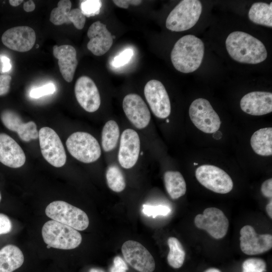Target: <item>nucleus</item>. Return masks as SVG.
Returning <instances> with one entry per match:
<instances>
[{"label": "nucleus", "instance_id": "obj_1", "mask_svg": "<svg viewBox=\"0 0 272 272\" xmlns=\"http://www.w3.org/2000/svg\"><path fill=\"white\" fill-rule=\"evenodd\" d=\"M225 44L230 56L240 63L257 64L267 57V51L263 43L244 32L231 33L226 38Z\"/></svg>", "mask_w": 272, "mask_h": 272}, {"label": "nucleus", "instance_id": "obj_2", "mask_svg": "<svg viewBox=\"0 0 272 272\" xmlns=\"http://www.w3.org/2000/svg\"><path fill=\"white\" fill-rule=\"evenodd\" d=\"M204 52L205 45L200 39L193 35H186L175 43L171 51V60L178 71L190 73L199 67Z\"/></svg>", "mask_w": 272, "mask_h": 272}, {"label": "nucleus", "instance_id": "obj_3", "mask_svg": "<svg viewBox=\"0 0 272 272\" xmlns=\"http://www.w3.org/2000/svg\"><path fill=\"white\" fill-rule=\"evenodd\" d=\"M44 242L60 249H72L80 245L82 237L76 229L54 220L46 222L42 228Z\"/></svg>", "mask_w": 272, "mask_h": 272}, {"label": "nucleus", "instance_id": "obj_4", "mask_svg": "<svg viewBox=\"0 0 272 272\" xmlns=\"http://www.w3.org/2000/svg\"><path fill=\"white\" fill-rule=\"evenodd\" d=\"M201 12L202 5L199 1H181L168 15L166 27L174 32L187 30L197 22Z\"/></svg>", "mask_w": 272, "mask_h": 272}, {"label": "nucleus", "instance_id": "obj_5", "mask_svg": "<svg viewBox=\"0 0 272 272\" xmlns=\"http://www.w3.org/2000/svg\"><path fill=\"white\" fill-rule=\"evenodd\" d=\"M47 217L77 230L86 229L89 224L87 214L81 209L62 200L54 201L45 209Z\"/></svg>", "mask_w": 272, "mask_h": 272}, {"label": "nucleus", "instance_id": "obj_6", "mask_svg": "<svg viewBox=\"0 0 272 272\" xmlns=\"http://www.w3.org/2000/svg\"><path fill=\"white\" fill-rule=\"evenodd\" d=\"M66 146L73 157L85 163L97 161L101 154L97 140L86 132L77 131L72 133L66 140Z\"/></svg>", "mask_w": 272, "mask_h": 272}, {"label": "nucleus", "instance_id": "obj_7", "mask_svg": "<svg viewBox=\"0 0 272 272\" xmlns=\"http://www.w3.org/2000/svg\"><path fill=\"white\" fill-rule=\"evenodd\" d=\"M189 115L193 124L203 132L213 133L220 127L221 122L219 115L206 99L194 100L189 106Z\"/></svg>", "mask_w": 272, "mask_h": 272}, {"label": "nucleus", "instance_id": "obj_8", "mask_svg": "<svg viewBox=\"0 0 272 272\" xmlns=\"http://www.w3.org/2000/svg\"><path fill=\"white\" fill-rule=\"evenodd\" d=\"M40 147L44 158L51 165L61 167L66 163V156L62 143L57 133L49 127L38 132Z\"/></svg>", "mask_w": 272, "mask_h": 272}, {"label": "nucleus", "instance_id": "obj_9", "mask_svg": "<svg viewBox=\"0 0 272 272\" xmlns=\"http://www.w3.org/2000/svg\"><path fill=\"white\" fill-rule=\"evenodd\" d=\"M197 181L207 189L218 193L230 192L233 182L230 176L220 168L211 165H203L195 171Z\"/></svg>", "mask_w": 272, "mask_h": 272}, {"label": "nucleus", "instance_id": "obj_10", "mask_svg": "<svg viewBox=\"0 0 272 272\" xmlns=\"http://www.w3.org/2000/svg\"><path fill=\"white\" fill-rule=\"evenodd\" d=\"M195 226L207 231L212 237L220 239L226 236L229 222L219 209L208 208L202 214L197 215L194 220Z\"/></svg>", "mask_w": 272, "mask_h": 272}, {"label": "nucleus", "instance_id": "obj_11", "mask_svg": "<svg viewBox=\"0 0 272 272\" xmlns=\"http://www.w3.org/2000/svg\"><path fill=\"white\" fill-rule=\"evenodd\" d=\"M124 259L133 268L139 272H153L155 268V260L140 243L133 241H125L121 247Z\"/></svg>", "mask_w": 272, "mask_h": 272}, {"label": "nucleus", "instance_id": "obj_12", "mask_svg": "<svg viewBox=\"0 0 272 272\" xmlns=\"http://www.w3.org/2000/svg\"><path fill=\"white\" fill-rule=\"evenodd\" d=\"M144 95L153 114L158 118H166L171 113L168 94L163 84L158 80H151L144 87Z\"/></svg>", "mask_w": 272, "mask_h": 272}, {"label": "nucleus", "instance_id": "obj_13", "mask_svg": "<svg viewBox=\"0 0 272 272\" xmlns=\"http://www.w3.org/2000/svg\"><path fill=\"white\" fill-rule=\"evenodd\" d=\"M240 246L245 254H260L272 247V236L269 234H257L250 225L243 226L240 231Z\"/></svg>", "mask_w": 272, "mask_h": 272}, {"label": "nucleus", "instance_id": "obj_14", "mask_svg": "<svg viewBox=\"0 0 272 272\" xmlns=\"http://www.w3.org/2000/svg\"><path fill=\"white\" fill-rule=\"evenodd\" d=\"M35 41V31L27 26L11 28L6 30L2 36V41L6 47L21 52L31 49Z\"/></svg>", "mask_w": 272, "mask_h": 272}, {"label": "nucleus", "instance_id": "obj_15", "mask_svg": "<svg viewBox=\"0 0 272 272\" xmlns=\"http://www.w3.org/2000/svg\"><path fill=\"white\" fill-rule=\"evenodd\" d=\"M75 93L77 101L86 111H97L101 104L98 89L94 81L88 76H83L77 80Z\"/></svg>", "mask_w": 272, "mask_h": 272}, {"label": "nucleus", "instance_id": "obj_16", "mask_svg": "<svg viewBox=\"0 0 272 272\" xmlns=\"http://www.w3.org/2000/svg\"><path fill=\"white\" fill-rule=\"evenodd\" d=\"M122 108L130 122L137 128H145L151 120V113L143 99L139 95L131 93L123 100Z\"/></svg>", "mask_w": 272, "mask_h": 272}, {"label": "nucleus", "instance_id": "obj_17", "mask_svg": "<svg viewBox=\"0 0 272 272\" xmlns=\"http://www.w3.org/2000/svg\"><path fill=\"white\" fill-rule=\"evenodd\" d=\"M140 139L133 129L127 128L122 132L118 154V160L121 166L130 169L137 162L140 152Z\"/></svg>", "mask_w": 272, "mask_h": 272}, {"label": "nucleus", "instance_id": "obj_18", "mask_svg": "<svg viewBox=\"0 0 272 272\" xmlns=\"http://www.w3.org/2000/svg\"><path fill=\"white\" fill-rule=\"evenodd\" d=\"M1 119L7 128L16 132L21 140L24 142H29L38 138L35 123L32 121L23 122L20 115L12 110H4L1 114Z\"/></svg>", "mask_w": 272, "mask_h": 272}, {"label": "nucleus", "instance_id": "obj_19", "mask_svg": "<svg viewBox=\"0 0 272 272\" xmlns=\"http://www.w3.org/2000/svg\"><path fill=\"white\" fill-rule=\"evenodd\" d=\"M71 1H59L57 7L54 8L50 13V22L55 25L73 23L77 29H82L86 22V17L80 9L76 8L71 10Z\"/></svg>", "mask_w": 272, "mask_h": 272}, {"label": "nucleus", "instance_id": "obj_20", "mask_svg": "<svg viewBox=\"0 0 272 272\" xmlns=\"http://www.w3.org/2000/svg\"><path fill=\"white\" fill-rule=\"evenodd\" d=\"M87 36L90 39L87 48L95 55L104 54L112 46V35L106 25L100 21L95 22L89 27Z\"/></svg>", "mask_w": 272, "mask_h": 272}, {"label": "nucleus", "instance_id": "obj_21", "mask_svg": "<svg viewBox=\"0 0 272 272\" xmlns=\"http://www.w3.org/2000/svg\"><path fill=\"white\" fill-rule=\"evenodd\" d=\"M240 107L244 112L252 115H262L272 111L271 92L254 91L245 95L240 100Z\"/></svg>", "mask_w": 272, "mask_h": 272}, {"label": "nucleus", "instance_id": "obj_22", "mask_svg": "<svg viewBox=\"0 0 272 272\" xmlns=\"http://www.w3.org/2000/svg\"><path fill=\"white\" fill-rule=\"evenodd\" d=\"M25 154L19 145L10 135L0 133V162L14 168L25 163Z\"/></svg>", "mask_w": 272, "mask_h": 272}, {"label": "nucleus", "instance_id": "obj_23", "mask_svg": "<svg viewBox=\"0 0 272 272\" xmlns=\"http://www.w3.org/2000/svg\"><path fill=\"white\" fill-rule=\"evenodd\" d=\"M53 54L58 59L59 69L62 77L66 82H71L78 63L75 48L70 45H55L53 47Z\"/></svg>", "mask_w": 272, "mask_h": 272}, {"label": "nucleus", "instance_id": "obj_24", "mask_svg": "<svg viewBox=\"0 0 272 272\" xmlns=\"http://www.w3.org/2000/svg\"><path fill=\"white\" fill-rule=\"evenodd\" d=\"M23 252L17 246L9 244L0 250V272H13L22 266Z\"/></svg>", "mask_w": 272, "mask_h": 272}, {"label": "nucleus", "instance_id": "obj_25", "mask_svg": "<svg viewBox=\"0 0 272 272\" xmlns=\"http://www.w3.org/2000/svg\"><path fill=\"white\" fill-rule=\"evenodd\" d=\"M250 145L257 154L263 156H271L272 128H262L254 132L250 139Z\"/></svg>", "mask_w": 272, "mask_h": 272}, {"label": "nucleus", "instance_id": "obj_26", "mask_svg": "<svg viewBox=\"0 0 272 272\" xmlns=\"http://www.w3.org/2000/svg\"><path fill=\"white\" fill-rule=\"evenodd\" d=\"M164 181L166 191L171 198L178 199L185 194L186 185L179 172L166 171L164 174Z\"/></svg>", "mask_w": 272, "mask_h": 272}, {"label": "nucleus", "instance_id": "obj_27", "mask_svg": "<svg viewBox=\"0 0 272 272\" xmlns=\"http://www.w3.org/2000/svg\"><path fill=\"white\" fill-rule=\"evenodd\" d=\"M249 20L253 23L272 27V3L268 4L263 2L254 3L248 12Z\"/></svg>", "mask_w": 272, "mask_h": 272}, {"label": "nucleus", "instance_id": "obj_28", "mask_svg": "<svg viewBox=\"0 0 272 272\" xmlns=\"http://www.w3.org/2000/svg\"><path fill=\"white\" fill-rule=\"evenodd\" d=\"M119 133V128L115 121L110 120L106 122L101 134V144L104 151L109 152L115 148Z\"/></svg>", "mask_w": 272, "mask_h": 272}, {"label": "nucleus", "instance_id": "obj_29", "mask_svg": "<svg viewBox=\"0 0 272 272\" xmlns=\"http://www.w3.org/2000/svg\"><path fill=\"white\" fill-rule=\"evenodd\" d=\"M169 251L167 255L168 264L174 268H178L183 265L185 252L180 242L175 237H169L167 241Z\"/></svg>", "mask_w": 272, "mask_h": 272}, {"label": "nucleus", "instance_id": "obj_30", "mask_svg": "<svg viewBox=\"0 0 272 272\" xmlns=\"http://www.w3.org/2000/svg\"><path fill=\"white\" fill-rule=\"evenodd\" d=\"M107 185L112 191L119 192L126 185L125 178L121 170L116 165L109 166L106 172Z\"/></svg>", "mask_w": 272, "mask_h": 272}, {"label": "nucleus", "instance_id": "obj_31", "mask_svg": "<svg viewBox=\"0 0 272 272\" xmlns=\"http://www.w3.org/2000/svg\"><path fill=\"white\" fill-rule=\"evenodd\" d=\"M102 6L99 0L83 1L81 5V11L85 16L91 17L98 15Z\"/></svg>", "mask_w": 272, "mask_h": 272}, {"label": "nucleus", "instance_id": "obj_32", "mask_svg": "<svg viewBox=\"0 0 272 272\" xmlns=\"http://www.w3.org/2000/svg\"><path fill=\"white\" fill-rule=\"evenodd\" d=\"M142 211L147 216L155 218L158 216H167L170 212L169 207L164 205L153 206L144 204L143 205Z\"/></svg>", "mask_w": 272, "mask_h": 272}, {"label": "nucleus", "instance_id": "obj_33", "mask_svg": "<svg viewBox=\"0 0 272 272\" xmlns=\"http://www.w3.org/2000/svg\"><path fill=\"white\" fill-rule=\"evenodd\" d=\"M242 267L243 269L252 272H263L266 270V263L260 258H251L243 262Z\"/></svg>", "mask_w": 272, "mask_h": 272}, {"label": "nucleus", "instance_id": "obj_34", "mask_svg": "<svg viewBox=\"0 0 272 272\" xmlns=\"http://www.w3.org/2000/svg\"><path fill=\"white\" fill-rule=\"evenodd\" d=\"M133 54V52L131 49L127 48L124 50L114 57L112 61V66L118 67L126 64L131 59Z\"/></svg>", "mask_w": 272, "mask_h": 272}, {"label": "nucleus", "instance_id": "obj_35", "mask_svg": "<svg viewBox=\"0 0 272 272\" xmlns=\"http://www.w3.org/2000/svg\"><path fill=\"white\" fill-rule=\"evenodd\" d=\"M55 91L53 84L48 83L39 88L32 89L30 92V96L32 98H39L45 95L52 94Z\"/></svg>", "mask_w": 272, "mask_h": 272}, {"label": "nucleus", "instance_id": "obj_36", "mask_svg": "<svg viewBox=\"0 0 272 272\" xmlns=\"http://www.w3.org/2000/svg\"><path fill=\"white\" fill-rule=\"evenodd\" d=\"M11 80L12 77L9 75H0V96L9 92Z\"/></svg>", "mask_w": 272, "mask_h": 272}, {"label": "nucleus", "instance_id": "obj_37", "mask_svg": "<svg viewBox=\"0 0 272 272\" xmlns=\"http://www.w3.org/2000/svg\"><path fill=\"white\" fill-rule=\"evenodd\" d=\"M128 267L125 262L119 256H116L113 259V265L111 267L110 272H126Z\"/></svg>", "mask_w": 272, "mask_h": 272}, {"label": "nucleus", "instance_id": "obj_38", "mask_svg": "<svg viewBox=\"0 0 272 272\" xmlns=\"http://www.w3.org/2000/svg\"><path fill=\"white\" fill-rule=\"evenodd\" d=\"M11 228V222L8 216L3 214H0V234L9 233Z\"/></svg>", "mask_w": 272, "mask_h": 272}, {"label": "nucleus", "instance_id": "obj_39", "mask_svg": "<svg viewBox=\"0 0 272 272\" xmlns=\"http://www.w3.org/2000/svg\"><path fill=\"white\" fill-rule=\"evenodd\" d=\"M261 191L265 197H272V179L269 178L264 181L261 186Z\"/></svg>", "mask_w": 272, "mask_h": 272}, {"label": "nucleus", "instance_id": "obj_40", "mask_svg": "<svg viewBox=\"0 0 272 272\" xmlns=\"http://www.w3.org/2000/svg\"><path fill=\"white\" fill-rule=\"evenodd\" d=\"M113 3L118 7L123 9H127L129 5L138 6L142 1L140 0H113Z\"/></svg>", "mask_w": 272, "mask_h": 272}, {"label": "nucleus", "instance_id": "obj_41", "mask_svg": "<svg viewBox=\"0 0 272 272\" xmlns=\"http://www.w3.org/2000/svg\"><path fill=\"white\" fill-rule=\"evenodd\" d=\"M0 60L3 64L2 72L6 73L9 72L12 67L10 58L7 56L1 55Z\"/></svg>", "mask_w": 272, "mask_h": 272}, {"label": "nucleus", "instance_id": "obj_42", "mask_svg": "<svg viewBox=\"0 0 272 272\" xmlns=\"http://www.w3.org/2000/svg\"><path fill=\"white\" fill-rule=\"evenodd\" d=\"M35 8V5L32 0H29L25 2L23 5V9L27 12H32Z\"/></svg>", "mask_w": 272, "mask_h": 272}, {"label": "nucleus", "instance_id": "obj_43", "mask_svg": "<svg viewBox=\"0 0 272 272\" xmlns=\"http://www.w3.org/2000/svg\"><path fill=\"white\" fill-rule=\"evenodd\" d=\"M266 211L269 217V218L271 219H272V201L271 199H270V201L268 202V203L266 206Z\"/></svg>", "mask_w": 272, "mask_h": 272}, {"label": "nucleus", "instance_id": "obj_44", "mask_svg": "<svg viewBox=\"0 0 272 272\" xmlns=\"http://www.w3.org/2000/svg\"><path fill=\"white\" fill-rule=\"evenodd\" d=\"M22 2L23 0H10L9 1L10 4L14 7H17L20 5Z\"/></svg>", "mask_w": 272, "mask_h": 272}, {"label": "nucleus", "instance_id": "obj_45", "mask_svg": "<svg viewBox=\"0 0 272 272\" xmlns=\"http://www.w3.org/2000/svg\"><path fill=\"white\" fill-rule=\"evenodd\" d=\"M205 272H221V271L215 268H211L206 270Z\"/></svg>", "mask_w": 272, "mask_h": 272}, {"label": "nucleus", "instance_id": "obj_46", "mask_svg": "<svg viewBox=\"0 0 272 272\" xmlns=\"http://www.w3.org/2000/svg\"><path fill=\"white\" fill-rule=\"evenodd\" d=\"M89 272H105V271L101 269L93 268L90 270Z\"/></svg>", "mask_w": 272, "mask_h": 272}, {"label": "nucleus", "instance_id": "obj_47", "mask_svg": "<svg viewBox=\"0 0 272 272\" xmlns=\"http://www.w3.org/2000/svg\"><path fill=\"white\" fill-rule=\"evenodd\" d=\"M243 272H252V271H250L243 269Z\"/></svg>", "mask_w": 272, "mask_h": 272}, {"label": "nucleus", "instance_id": "obj_48", "mask_svg": "<svg viewBox=\"0 0 272 272\" xmlns=\"http://www.w3.org/2000/svg\"><path fill=\"white\" fill-rule=\"evenodd\" d=\"M1 199H2V195H1V193L0 192V202L1 201Z\"/></svg>", "mask_w": 272, "mask_h": 272}, {"label": "nucleus", "instance_id": "obj_49", "mask_svg": "<svg viewBox=\"0 0 272 272\" xmlns=\"http://www.w3.org/2000/svg\"><path fill=\"white\" fill-rule=\"evenodd\" d=\"M39 47V45L38 44L36 45V48H38Z\"/></svg>", "mask_w": 272, "mask_h": 272}, {"label": "nucleus", "instance_id": "obj_50", "mask_svg": "<svg viewBox=\"0 0 272 272\" xmlns=\"http://www.w3.org/2000/svg\"><path fill=\"white\" fill-rule=\"evenodd\" d=\"M47 248H50V247L49 246L47 245Z\"/></svg>", "mask_w": 272, "mask_h": 272}, {"label": "nucleus", "instance_id": "obj_51", "mask_svg": "<svg viewBox=\"0 0 272 272\" xmlns=\"http://www.w3.org/2000/svg\"><path fill=\"white\" fill-rule=\"evenodd\" d=\"M197 164L196 163H194V165H196Z\"/></svg>", "mask_w": 272, "mask_h": 272}, {"label": "nucleus", "instance_id": "obj_52", "mask_svg": "<svg viewBox=\"0 0 272 272\" xmlns=\"http://www.w3.org/2000/svg\"><path fill=\"white\" fill-rule=\"evenodd\" d=\"M167 122H169V120H167Z\"/></svg>", "mask_w": 272, "mask_h": 272}]
</instances>
